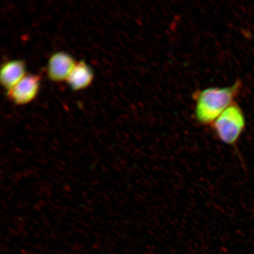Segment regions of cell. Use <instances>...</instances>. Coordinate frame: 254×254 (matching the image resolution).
<instances>
[{"label": "cell", "instance_id": "3957f363", "mask_svg": "<svg viewBox=\"0 0 254 254\" xmlns=\"http://www.w3.org/2000/svg\"><path fill=\"white\" fill-rule=\"evenodd\" d=\"M40 77L36 75H27L7 91V95L13 102L18 105L30 103L36 97L40 87Z\"/></svg>", "mask_w": 254, "mask_h": 254}, {"label": "cell", "instance_id": "5b68a950", "mask_svg": "<svg viewBox=\"0 0 254 254\" xmlns=\"http://www.w3.org/2000/svg\"><path fill=\"white\" fill-rule=\"evenodd\" d=\"M25 75L24 63L21 60H12L2 66L0 81L3 87L8 91L17 84Z\"/></svg>", "mask_w": 254, "mask_h": 254}, {"label": "cell", "instance_id": "6da1fadb", "mask_svg": "<svg viewBox=\"0 0 254 254\" xmlns=\"http://www.w3.org/2000/svg\"><path fill=\"white\" fill-rule=\"evenodd\" d=\"M242 84L238 81L232 86L210 87L196 91L193 94L195 101V116L202 125H211L224 111L234 104Z\"/></svg>", "mask_w": 254, "mask_h": 254}, {"label": "cell", "instance_id": "277c9868", "mask_svg": "<svg viewBox=\"0 0 254 254\" xmlns=\"http://www.w3.org/2000/svg\"><path fill=\"white\" fill-rule=\"evenodd\" d=\"M75 64L74 59L67 53H55L48 64V75L54 81L66 80Z\"/></svg>", "mask_w": 254, "mask_h": 254}, {"label": "cell", "instance_id": "8992f818", "mask_svg": "<svg viewBox=\"0 0 254 254\" xmlns=\"http://www.w3.org/2000/svg\"><path fill=\"white\" fill-rule=\"evenodd\" d=\"M93 79V72L90 66L80 62L76 63L66 81L72 90L77 91L87 87Z\"/></svg>", "mask_w": 254, "mask_h": 254}, {"label": "cell", "instance_id": "7a4b0ae2", "mask_svg": "<svg viewBox=\"0 0 254 254\" xmlns=\"http://www.w3.org/2000/svg\"><path fill=\"white\" fill-rule=\"evenodd\" d=\"M246 119L242 110L236 103L225 110L211 125L212 131L222 143L234 146L246 128Z\"/></svg>", "mask_w": 254, "mask_h": 254}]
</instances>
